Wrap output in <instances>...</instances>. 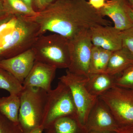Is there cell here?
Instances as JSON below:
<instances>
[{"label": "cell", "mask_w": 133, "mask_h": 133, "mask_svg": "<svg viewBox=\"0 0 133 133\" xmlns=\"http://www.w3.org/2000/svg\"><path fill=\"white\" fill-rule=\"evenodd\" d=\"M32 18L40 36L49 31L69 40L93 27L110 24L86 0H57Z\"/></svg>", "instance_id": "cell-1"}, {"label": "cell", "mask_w": 133, "mask_h": 133, "mask_svg": "<svg viewBox=\"0 0 133 133\" xmlns=\"http://www.w3.org/2000/svg\"><path fill=\"white\" fill-rule=\"evenodd\" d=\"M47 95L41 88L23 87L19 95V125L23 133L43 127Z\"/></svg>", "instance_id": "cell-2"}, {"label": "cell", "mask_w": 133, "mask_h": 133, "mask_svg": "<svg viewBox=\"0 0 133 133\" xmlns=\"http://www.w3.org/2000/svg\"><path fill=\"white\" fill-rule=\"evenodd\" d=\"M35 61L57 69L69 68L70 63L69 39L55 34L39 36L31 48Z\"/></svg>", "instance_id": "cell-3"}, {"label": "cell", "mask_w": 133, "mask_h": 133, "mask_svg": "<svg viewBox=\"0 0 133 133\" xmlns=\"http://www.w3.org/2000/svg\"><path fill=\"white\" fill-rule=\"evenodd\" d=\"M70 115H77V109L70 88L59 81L55 89L48 92L43 124L44 129L58 118Z\"/></svg>", "instance_id": "cell-4"}, {"label": "cell", "mask_w": 133, "mask_h": 133, "mask_svg": "<svg viewBox=\"0 0 133 133\" xmlns=\"http://www.w3.org/2000/svg\"><path fill=\"white\" fill-rule=\"evenodd\" d=\"M120 126L133 123V90L115 85L100 96Z\"/></svg>", "instance_id": "cell-5"}, {"label": "cell", "mask_w": 133, "mask_h": 133, "mask_svg": "<svg viewBox=\"0 0 133 133\" xmlns=\"http://www.w3.org/2000/svg\"><path fill=\"white\" fill-rule=\"evenodd\" d=\"M87 76L72 73L68 70L66 74L59 78L66 85L71 91L79 120L84 125L89 112L98 97L91 95L85 87Z\"/></svg>", "instance_id": "cell-6"}, {"label": "cell", "mask_w": 133, "mask_h": 133, "mask_svg": "<svg viewBox=\"0 0 133 133\" xmlns=\"http://www.w3.org/2000/svg\"><path fill=\"white\" fill-rule=\"evenodd\" d=\"M70 63L68 70L88 76L93 44L90 30H84L69 40Z\"/></svg>", "instance_id": "cell-7"}, {"label": "cell", "mask_w": 133, "mask_h": 133, "mask_svg": "<svg viewBox=\"0 0 133 133\" xmlns=\"http://www.w3.org/2000/svg\"><path fill=\"white\" fill-rule=\"evenodd\" d=\"M85 126L88 133L116 132L119 127L109 107L99 97L89 112Z\"/></svg>", "instance_id": "cell-8"}, {"label": "cell", "mask_w": 133, "mask_h": 133, "mask_svg": "<svg viewBox=\"0 0 133 133\" xmlns=\"http://www.w3.org/2000/svg\"><path fill=\"white\" fill-rule=\"evenodd\" d=\"M35 62V54L30 48L13 57L0 60V67L9 72L22 84Z\"/></svg>", "instance_id": "cell-9"}, {"label": "cell", "mask_w": 133, "mask_h": 133, "mask_svg": "<svg viewBox=\"0 0 133 133\" xmlns=\"http://www.w3.org/2000/svg\"><path fill=\"white\" fill-rule=\"evenodd\" d=\"M90 31L93 45L112 52L122 48V31L114 26L99 25Z\"/></svg>", "instance_id": "cell-10"}, {"label": "cell", "mask_w": 133, "mask_h": 133, "mask_svg": "<svg viewBox=\"0 0 133 133\" xmlns=\"http://www.w3.org/2000/svg\"><path fill=\"white\" fill-rule=\"evenodd\" d=\"M97 10L103 17L107 16L111 19L115 28L120 31L133 27L125 0H106L104 6Z\"/></svg>", "instance_id": "cell-11"}, {"label": "cell", "mask_w": 133, "mask_h": 133, "mask_svg": "<svg viewBox=\"0 0 133 133\" xmlns=\"http://www.w3.org/2000/svg\"><path fill=\"white\" fill-rule=\"evenodd\" d=\"M57 69L55 66L35 61L23 83V87L40 88L48 92L51 90Z\"/></svg>", "instance_id": "cell-12"}, {"label": "cell", "mask_w": 133, "mask_h": 133, "mask_svg": "<svg viewBox=\"0 0 133 133\" xmlns=\"http://www.w3.org/2000/svg\"><path fill=\"white\" fill-rule=\"evenodd\" d=\"M46 133H88L77 115L62 116L52 122L44 129Z\"/></svg>", "instance_id": "cell-13"}, {"label": "cell", "mask_w": 133, "mask_h": 133, "mask_svg": "<svg viewBox=\"0 0 133 133\" xmlns=\"http://www.w3.org/2000/svg\"><path fill=\"white\" fill-rule=\"evenodd\" d=\"M116 76L106 72L89 74L85 82V87L89 92L98 97L115 85Z\"/></svg>", "instance_id": "cell-14"}, {"label": "cell", "mask_w": 133, "mask_h": 133, "mask_svg": "<svg viewBox=\"0 0 133 133\" xmlns=\"http://www.w3.org/2000/svg\"><path fill=\"white\" fill-rule=\"evenodd\" d=\"M133 65V55L126 49H121L112 52L104 72L117 76Z\"/></svg>", "instance_id": "cell-15"}, {"label": "cell", "mask_w": 133, "mask_h": 133, "mask_svg": "<svg viewBox=\"0 0 133 133\" xmlns=\"http://www.w3.org/2000/svg\"><path fill=\"white\" fill-rule=\"evenodd\" d=\"M20 97L15 94L0 98V112L15 124L19 125Z\"/></svg>", "instance_id": "cell-16"}, {"label": "cell", "mask_w": 133, "mask_h": 133, "mask_svg": "<svg viewBox=\"0 0 133 133\" xmlns=\"http://www.w3.org/2000/svg\"><path fill=\"white\" fill-rule=\"evenodd\" d=\"M112 52L93 45L90 61L89 74L104 72Z\"/></svg>", "instance_id": "cell-17"}, {"label": "cell", "mask_w": 133, "mask_h": 133, "mask_svg": "<svg viewBox=\"0 0 133 133\" xmlns=\"http://www.w3.org/2000/svg\"><path fill=\"white\" fill-rule=\"evenodd\" d=\"M8 14L27 17L35 16L38 12L30 7L22 0H2Z\"/></svg>", "instance_id": "cell-18"}, {"label": "cell", "mask_w": 133, "mask_h": 133, "mask_svg": "<svg viewBox=\"0 0 133 133\" xmlns=\"http://www.w3.org/2000/svg\"><path fill=\"white\" fill-rule=\"evenodd\" d=\"M0 89L8 91L10 94L19 96L23 87L9 72L0 67Z\"/></svg>", "instance_id": "cell-19"}, {"label": "cell", "mask_w": 133, "mask_h": 133, "mask_svg": "<svg viewBox=\"0 0 133 133\" xmlns=\"http://www.w3.org/2000/svg\"><path fill=\"white\" fill-rule=\"evenodd\" d=\"M115 85L133 90V65L116 76Z\"/></svg>", "instance_id": "cell-20"}, {"label": "cell", "mask_w": 133, "mask_h": 133, "mask_svg": "<svg viewBox=\"0 0 133 133\" xmlns=\"http://www.w3.org/2000/svg\"><path fill=\"white\" fill-rule=\"evenodd\" d=\"M0 133H23L19 125L15 124L0 112Z\"/></svg>", "instance_id": "cell-21"}, {"label": "cell", "mask_w": 133, "mask_h": 133, "mask_svg": "<svg viewBox=\"0 0 133 133\" xmlns=\"http://www.w3.org/2000/svg\"><path fill=\"white\" fill-rule=\"evenodd\" d=\"M122 47L133 55V27L122 31Z\"/></svg>", "instance_id": "cell-22"}, {"label": "cell", "mask_w": 133, "mask_h": 133, "mask_svg": "<svg viewBox=\"0 0 133 133\" xmlns=\"http://www.w3.org/2000/svg\"><path fill=\"white\" fill-rule=\"evenodd\" d=\"M57 0H37V9L38 11L44 9L50 4Z\"/></svg>", "instance_id": "cell-23"}, {"label": "cell", "mask_w": 133, "mask_h": 133, "mask_svg": "<svg viewBox=\"0 0 133 133\" xmlns=\"http://www.w3.org/2000/svg\"><path fill=\"white\" fill-rule=\"evenodd\" d=\"M106 0H89L90 5L97 10H98L103 7L105 5Z\"/></svg>", "instance_id": "cell-24"}, {"label": "cell", "mask_w": 133, "mask_h": 133, "mask_svg": "<svg viewBox=\"0 0 133 133\" xmlns=\"http://www.w3.org/2000/svg\"><path fill=\"white\" fill-rule=\"evenodd\" d=\"M116 133H133V123L120 126Z\"/></svg>", "instance_id": "cell-25"}, {"label": "cell", "mask_w": 133, "mask_h": 133, "mask_svg": "<svg viewBox=\"0 0 133 133\" xmlns=\"http://www.w3.org/2000/svg\"><path fill=\"white\" fill-rule=\"evenodd\" d=\"M30 7L38 12L37 9V0H22Z\"/></svg>", "instance_id": "cell-26"}, {"label": "cell", "mask_w": 133, "mask_h": 133, "mask_svg": "<svg viewBox=\"0 0 133 133\" xmlns=\"http://www.w3.org/2000/svg\"><path fill=\"white\" fill-rule=\"evenodd\" d=\"M9 15L5 10L2 1L0 0V19L5 17Z\"/></svg>", "instance_id": "cell-27"}, {"label": "cell", "mask_w": 133, "mask_h": 133, "mask_svg": "<svg viewBox=\"0 0 133 133\" xmlns=\"http://www.w3.org/2000/svg\"><path fill=\"white\" fill-rule=\"evenodd\" d=\"M9 15H8V16H5V17H3V18L0 19V32L2 30L5 22L6 21L8 16Z\"/></svg>", "instance_id": "cell-28"}, {"label": "cell", "mask_w": 133, "mask_h": 133, "mask_svg": "<svg viewBox=\"0 0 133 133\" xmlns=\"http://www.w3.org/2000/svg\"><path fill=\"white\" fill-rule=\"evenodd\" d=\"M128 11L129 17H130L131 21H132L133 23V10L129 6V5L128 4Z\"/></svg>", "instance_id": "cell-29"}, {"label": "cell", "mask_w": 133, "mask_h": 133, "mask_svg": "<svg viewBox=\"0 0 133 133\" xmlns=\"http://www.w3.org/2000/svg\"><path fill=\"white\" fill-rule=\"evenodd\" d=\"M44 130L43 128V127L38 128L33 130V131L30 132L28 133H42L43 131Z\"/></svg>", "instance_id": "cell-30"}, {"label": "cell", "mask_w": 133, "mask_h": 133, "mask_svg": "<svg viewBox=\"0 0 133 133\" xmlns=\"http://www.w3.org/2000/svg\"><path fill=\"white\" fill-rule=\"evenodd\" d=\"M127 3L129 5L130 7L133 10V0H125Z\"/></svg>", "instance_id": "cell-31"}, {"label": "cell", "mask_w": 133, "mask_h": 133, "mask_svg": "<svg viewBox=\"0 0 133 133\" xmlns=\"http://www.w3.org/2000/svg\"><path fill=\"white\" fill-rule=\"evenodd\" d=\"M99 133H116V132H106Z\"/></svg>", "instance_id": "cell-32"}, {"label": "cell", "mask_w": 133, "mask_h": 133, "mask_svg": "<svg viewBox=\"0 0 133 133\" xmlns=\"http://www.w3.org/2000/svg\"><path fill=\"white\" fill-rule=\"evenodd\" d=\"M1 60V58H0V60Z\"/></svg>", "instance_id": "cell-33"}]
</instances>
